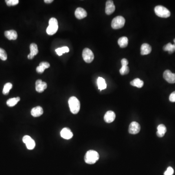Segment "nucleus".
<instances>
[{
  "mask_svg": "<svg viewBox=\"0 0 175 175\" xmlns=\"http://www.w3.org/2000/svg\"><path fill=\"white\" fill-rule=\"evenodd\" d=\"M99 155L98 152L95 150H90L86 153L85 156V161L89 164H92L99 160Z\"/></svg>",
  "mask_w": 175,
  "mask_h": 175,
  "instance_id": "1",
  "label": "nucleus"
},
{
  "mask_svg": "<svg viewBox=\"0 0 175 175\" xmlns=\"http://www.w3.org/2000/svg\"><path fill=\"white\" fill-rule=\"evenodd\" d=\"M68 103L71 113L74 114L78 113L80 108V103L78 99L75 96H72L69 98Z\"/></svg>",
  "mask_w": 175,
  "mask_h": 175,
  "instance_id": "2",
  "label": "nucleus"
},
{
  "mask_svg": "<svg viewBox=\"0 0 175 175\" xmlns=\"http://www.w3.org/2000/svg\"><path fill=\"white\" fill-rule=\"evenodd\" d=\"M59 28L58 20L55 18H51L49 22V26L46 29V32L49 35L56 33Z\"/></svg>",
  "mask_w": 175,
  "mask_h": 175,
  "instance_id": "3",
  "label": "nucleus"
},
{
  "mask_svg": "<svg viewBox=\"0 0 175 175\" xmlns=\"http://www.w3.org/2000/svg\"><path fill=\"white\" fill-rule=\"evenodd\" d=\"M154 11L156 15L161 18H168L171 15L170 11L162 5L156 6L155 8Z\"/></svg>",
  "mask_w": 175,
  "mask_h": 175,
  "instance_id": "4",
  "label": "nucleus"
},
{
  "mask_svg": "<svg viewBox=\"0 0 175 175\" xmlns=\"http://www.w3.org/2000/svg\"><path fill=\"white\" fill-rule=\"evenodd\" d=\"M125 20L122 16H117L114 18L111 22V27L114 29H118L124 27Z\"/></svg>",
  "mask_w": 175,
  "mask_h": 175,
  "instance_id": "5",
  "label": "nucleus"
},
{
  "mask_svg": "<svg viewBox=\"0 0 175 175\" xmlns=\"http://www.w3.org/2000/svg\"><path fill=\"white\" fill-rule=\"evenodd\" d=\"M82 56L85 62L88 63L92 62L95 58L94 54L92 53V51L87 48H85L83 50Z\"/></svg>",
  "mask_w": 175,
  "mask_h": 175,
  "instance_id": "6",
  "label": "nucleus"
},
{
  "mask_svg": "<svg viewBox=\"0 0 175 175\" xmlns=\"http://www.w3.org/2000/svg\"><path fill=\"white\" fill-rule=\"evenodd\" d=\"M23 141L26 144L28 149H33L36 146V143L34 140L31 137H30L29 136H24L23 138Z\"/></svg>",
  "mask_w": 175,
  "mask_h": 175,
  "instance_id": "7",
  "label": "nucleus"
},
{
  "mask_svg": "<svg viewBox=\"0 0 175 175\" xmlns=\"http://www.w3.org/2000/svg\"><path fill=\"white\" fill-rule=\"evenodd\" d=\"M163 77L165 80L168 83L170 84H174L175 83V74L172 73L170 70H167L165 71Z\"/></svg>",
  "mask_w": 175,
  "mask_h": 175,
  "instance_id": "8",
  "label": "nucleus"
},
{
  "mask_svg": "<svg viewBox=\"0 0 175 175\" xmlns=\"http://www.w3.org/2000/svg\"><path fill=\"white\" fill-rule=\"evenodd\" d=\"M140 129L141 127L139 123L136 122H133L129 125L128 131L130 134H136L139 132Z\"/></svg>",
  "mask_w": 175,
  "mask_h": 175,
  "instance_id": "9",
  "label": "nucleus"
},
{
  "mask_svg": "<svg viewBox=\"0 0 175 175\" xmlns=\"http://www.w3.org/2000/svg\"><path fill=\"white\" fill-rule=\"evenodd\" d=\"M47 87L46 82L42 81L41 79H38L36 82V90L37 92H42Z\"/></svg>",
  "mask_w": 175,
  "mask_h": 175,
  "instance_id": "10",
  "label": "nucleus"
},
{
  "mask_svg": "<svg viewBox=\"0 0 175 175\" xmlns=\"http://www.w3.org/2000/svg\"><path fill=\"white\" fill-rule=\"evenodd\" d=\"M115 10V6L113 2L111 0L107 1L106 4V9L105 12L107 15H110L113 14Z\"/></svg>",
  "mask_w": 175,
  "mask_h": 175,
  "instance_id": "11",
  "label": "nucleus"
},
{
  "mask_svg": "<svg viewBox=\"0 0 175 175\" xmlns=\"http://www.w3.org/2000/svg\"><path fill=\"white\" fill-rule=\"evenodd\" d=\"M60 135L64 139L69 140L73 137V133L70 129L67 128H63L60 132Z\"/></svg>",
  "mask_w": 175,
  "mask_h": 175,
  "instance_id": "12",
  "label": "nucleus"
},
{
  "mask_svg": "<svg viewBox=\"0 0 175 175\" xmlns=\"http://www.w3.org/2000/svg\"><path fill=\"white\" fill-rule=\"evenodd\" d=\"M115 113L113 111L109 110L107 111L104 115V120L107 123H110L114 121L115 119Z\"/></svg>",
  "mask_w": 175,
  "mask_h": 175,
  "instance_id": "13",
  "label": "nucleus"
},
{
  "mask_svg": "<svg viewBox=\"0 0 175 175\" xmlns=\"http://www.w3.org/2000/svg\"><path fill=\"white\" fill-rule=\"evenodd\" d=\"M75 16L78 19L81 20L87 17V13L86 11L81 8H77L75 11Z\"/></svg>",
  "mask_w": 175,
  "mask_h": 175,
  "instance_id": "14",
  "label": "nucleus"
},
{
  "mask_svg": "<svg viewBox=\"0 0 175 175\" xmlns=\"http://www.w3.org/2000/svg\"><path fill=\"white\" fill-rule=\"evenodd\" d=\"M5 37L9 40H16L18 38L17 32L14 30L5 31Z\"/></svg>",
  "mask_w": 175,
  "mask_h": 175,
  "instance_id": "15",
  "label": "nucleus"
},
{
  "mask_svg": "<svg viewBox=\"0 0 175 175\" xmlns=\"http://www.w3.org/2000/svg\"><path fill=\"white\" fill-rule=\"evenodd\" d=\"M31 113L33 116L37 117L41 116L44 113V110L41 107H36L32 109Z\"/></svg>",
  "mask_w": 175,
  "mask_h": 175,
  "instance_id": "16",
  "label": "nucleus"
},
{
  "mask_svg": "<svg viewBox=\"0 0 175 175\" xmlns=\"http://www.w3.org/2000/svg\"><path fill=\"white\" fill-rule=\"evenodd\" d=\"M152 51V48L149 44H143L141 47V54L142 55H146L149 54Z\"/></svg>",
  "mask_w": 175,
  "mask_h": 175,
  "instance_id": "17",
  "label": "nucleus"
},
{
  "mask_svg": "<svg viewBox=\"0 0 175 175\" xmlns=\"http://www.w3.org/2000/svg\"><path fill=\"white\" fill-rule=\"evenodd\" d=\"M157 132V135L158 137H164L165 133H166L167 129L164 125L161 124L160 125L158 126Z\"/></svg>",
  "mask_w": 175,
  "mask_h": 175,
  "instance_id": "18",
  "label": "nucleus"
},
{
  "mask_svg": "<svg viewBox=\"0 0 175 175\" xmlns=\"http://www.w3.org/2000/svg\"><path fill=\"white\" fill-rule=\"evenodd\" d=\"M97 85L98 87V89L100 91L103 89H106L107 88V84L105 81V79L102 77H99L97 80Z\"/></svg>",
  "mask_w": 175,
  "mask_h": 175,
  "instance_id": "19",
  "label": "nucleus"
},
{
  "mask_svg": "<svg viewBox=\"0 0 175 175\" xmlns=\"http://www.w3.org/2000/svg\"><path fill=\"white\" fill-rule=\"evenodd\" d=\"M128 43V40L126 37L120 38L118 41V44L122 48H124L127 47Z\"/></svg>",
  "mask_w": 175,
  "mask_h": 175,
  "instance_id": "20",
  "label": "nucleus"
},
{
  "mask_svg": "<svg viewBox=\"0 0 175 175\" xmlns=\"http://www.w3.org/2000/svg\"><path fill=\"white\" fill-rule=\"evenodd\" d=\"M163 49L165 51L168 52L169 54H172L175 51V44H172L171 43H168L164 46Z\"/></svg>",
  "mask_w": 175,
  "mask_h": 175,
  "instance_id": "21",
  "label": "nucleus"
},
{
  "mask_svg": "<svg viewBox=\"0 0 175 175\" xmlns=\"http://www.w3.org/2000/svg\"><path fill=\"white\" fill-rule=\"evenodd\" d=\"M20 101V98L19 97H15L9 99L7 102V104L8 106L12 107L17 105L19 101Z\"/></svg>",
  "mask_w": 175,
  "mask_h": 175,
  "instance_id": "22",
  "label": "nucleus"
},
{
  "mask_svg": "<svg viewBox=\"0 0 175 175\" xmlns=\"http://www.w3.org/2000/svg\"><path fill=\"white\" fill-rule=\"evenodd\" d=\"M131 84L132 86L141 88L143 86V82L139 78H136L131 81Z\"/></svg>",
  "mask_w": 175,
  "mask_h": 175,
  "instance_id": "23",
  "label": "nucleus"
},
{
  "mask_svg": "<svg viewBox=\"0 0 175 175\" xmlns=\"http://www.w3.org/2000/svg\"><path fill=\"white\" fill-rule=\"evenodd\" d=\"M30 54L33 55L34 56L37 55L38 53V48L37 45L35 44H31L30 45Z\"/></svg>",
  "mask_w": 175,
  "mask_h": 175,
  "instance_id": "24",
  "label": "nucleus"
},
{
  "mask_svg": "<svg viewBox=\"0 0 175 175\" xmlns=\"http://www.w3.org/2000/svg\"><path fill=\"white\" fill-rule=\"evenodd\" d=\"M56 54H58L59 56H61L63 54L65 53H68L69 52V49L67 46H64L62 48H59L56 49Z\"/></svg>",
  "mask_w": 175,
  "mask_h": 175,
  "instance_id": "25",
  "label": "nucleus"
},
{
  "mask_svg": "<svg viewBox=\"0 0 175 175\" xmlns=\"http://www.w3.org/2000/svg\"><path fill=\"white\" fill-rule=\"evenodd\" d=\"M12 88V84L11 83H7L5 85L3 90L4 95H7L9 93V91Z\"/></svg>",
  "mask_w": 175,
  "mask_h": 175,
  "instance_id": "26",
  "label": "nucleus"
},
{
  "mask_svg": "<svg viewBox=\"0 0 175 175\" xmlns=\"http://www.w3.org/2000/svg\"><path fill=\"white\" fill-rule=\"evenodd\" d=\"M0 59L2 60L5 61L8 59V55L7 53L5 52V50H4L3 49L0 48Z\"/></svg>",
  "mask_w": 175,
  "mask_h": 175,
  "instance_id": "27",
  "label": "nucleus"
},
{
  "mask_svg": "<svg viewBox=\"0 0 175 175\" xmlns=\"http://www.w3.org/2000/svg\"><path fill=\"white\" fill-rule=\"evenodd\" d=\"M129 72V69L128 66H122L121 69H120V73L122 76L128 74Z\"/></svg>",
  "mask_w": 175,
  "mask_h": 175,
  "instance_id": "28",
  "label": "nucleus"
},
{
  "mask_svg": "<svg viewBox=\"0 0 175 175\" xmlns=\"http://www.w3.org/2000/svg\"><path fill=\"white\" fill-rule=\"evenodd\" d=\"M5 3L9 7L17 5L19 3V0H6Z\"/></svg>",
  "mask_w": 175,
  "mask_h": 175,
  "instance_id": "29",
  "label": "nucleus"
},
{
  "mask_svg": "<svg viewBox=\"0 0 175 175\" xmlns=\"http://www.w3.org/2000/svg\"><path fill=\"white\" fill-rule=\"evenodd\" d=\"M174 172L173 168L171 167H169L164 173V175H172L174 174Z\"/></svg>",
  "mask_w": 175,
  "mask_h": 175,
  "instance_id": "30",
  "label": "nucleus"
},
{
  "mask_svg": "<svg viewBox=\"0 0 175 175\" xmlns=\"http://www.w3.org/2000/svg\"><path fill=\"white\" fill-rule=\"evenodd\" d=\"M39 65L41 66L45 69L49 68L50 66V64L47 62H42L40 63Z\"/></svg>",
  "mask_w": 175,
  "mask_h": 175,
  "instance_id": "31",
  "label": "nucleus"
},
{
  "mask_svg": "<svg viewBox=\"0 0 175 175\" xmlns=\"http://www.w3.org/2000/svg\"><path fill=\"white\" fill-rule=\"evenodd\" d=\"M169 100L172 102H175V91L170 95Z\"/></svg>",
  "mask_w": 175,
  "mask_h": 175,
  "instance_id": "32",
  "label": "nucleus"
},
{
  "mask_svg": "<svg viewBox=\"0 0 175 175\" xmlns=\"http://www.w3.org/2000/svg\"><path fill=\"white\" fill-rule=\"evenodd\" d=\"M122 66H128V62L127 59H123L121 60Z\"/></svg>",
  "mask_w": 175,
  "mask_h": 175,
  "instance_id": "33",
  "label": "nucleus"
},
{
  "mask_svg": "<svg viewBox=\"0 0 175 175\" xmlns=\"http://www.w3.org/2000/svg\"><path fill=\"white\" fill-rule=\"evenodd\" d=\"M27 57H28V59H33L34 56H33V55H31V54H29L28 55V56H27Z\"/></svg>",
  "mask_w": 175,
  "mask_h": 175,
  "instance_id": "34",
  "label": "nucleus"
},
{
  "mask_svg": "<svg viewBox=\"0 0 175 175\" xmlns=\"http://www.w3.org/2000/svg\"><path fill=\"white\" fill-rule=\"evenodd\" d=\"M53 2V0H45L44 2L47 4H50V3H52Z\"/></svg>",
  "mask_w": 175,
  "mask_h": 175,
  "instance_id": "35",
  "label": "nucleus"
},
{
  "mask_svg": "<svg viewBox=\"0 0 175 175\" xmlns=\"http://www.w3.org/2000/svg\"><path fill=\"white\" fill-rule=\"evenodd\" d=\"M174 43H175V38L174 40Z\"/></svg>",
  "mask_w": 175,
  "mask_h": 175,
  "instance_id": "36",
  "label": "nucleus"
}]
</instances>
